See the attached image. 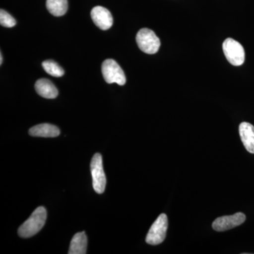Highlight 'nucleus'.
Wrapping results in <instances>:
<instances>
[{"instance_id": "obj_3", "label": "nucleus", "mask_w": 254, "mask_h": 254, "mask_svg": "<svg viewBox=\"0 0 254 254\" xmlns=\"http://www.w3.org/2000/svg\"><path fill=\"white\" fill-rule=\"evenodd\" d=\"M168 228V219L165 214L159 215L158 219L150 227L145 242L150 245H158L163 243L166 237Z\"/></svg>"}, {"instance_id": "obj_13", "label": "nucleus", "mask_w": 254, "mask_h": 254, "mask_svg": "<svg viewBox=\"0 0 254 254\" xmlns=\"http://www.w3.org/2000/svg\"><path fill=\"white\" fill-rule=\"evenodd\" d=\"M47 9L55 16H62L68 9L67 0H47Z\"/></svg>"}, {"instance_id": "obj_6", "label": "nucleus", "mask_w": 254, "mask_h": 254, "mask_svg": "<svg viewBox=\"0 0 254 254\" xmlns=\"http://www.w3.org/2000/svg\"><path fill=\"white\" fill-rule=\"evenodd\" d=\"M102 73L105 81L108 83H116L120 86H123L126 83V76L123 68L114 60L108 59L103 62Z\"/></svg>"}, {"instance_id": "obj_8", "label": "nucleus", "mask_w": 254, "mask_h": 254, "mask_svg": "<svg viewBox=\"0 0 254 254\" xmlns=\"http://www.w3.org/2000/svg\"><path fill=\"white\" fill-rule=\"evenodd\" d=\"M91 18L95 24L101 30L110 29L113 24V18L108 9L101 6H97L91 10Z\"/></svg>"}, {"instance_id": "obj_9", "label": "nucleus", "mask_w": 254, "mask_h": 254, "mask_svg": "<svg viewBox=\"0 0 254 254\" xmlns=\"http://www.w3.org/2000/svg\"><path fill=\"white\" fill-rule=\"evenodd\" d=\"M241 140L246 149L254 154V127L248 123H242L239 127Z\"/></svg>"}, {"instance_id": "obj_10", "label": "nucleus", "mask_w": 254, "mask_h": 254, "mask_svg": "<svg viewBox=\"0 0 254 254\" xmlns=\"http://www.w3.org/2000/svg\"><path fill=\"white\" fill-rule=\"evenodd\" d=\"M35 88L38 94L47 99H54L58 95V90L50 80L41 78L36 81Z\"/></svg>"}, {"instance_id": "obj_16", "label": "nucleus", "mask_w": 254, "mask_h": 254, "mask_svg": "<svg viewBox=\"0 0 254 254\" xmlns=\"http://www.w3.org/2000/svg\"><path fill=\"white\" fill-rule=\"evenodd\" d=\"M2 61H3V57H2V54H0V65H1V64H2Z\"/></svg>"}, {"instance_id": "obj_1", "label": "nucleus", "mask_w": 254, "mask_h": 254, "mask_svg": "<svg viewBox=\"0 0 254 254\" xmlns=\"http://www.w3.org/2000/svg\"><path fill=\"white\" fill-rule=\"evenodd\" d=\"M46 219V209L43 206L38 207L32 213L30 218L18 228V236L22 238H29L34 236L44 226Z\"/></svg>"}, {"instance_id": "obj_4", "label": "nucleus", "mask_w": 254, "mask_h": 254, "mask_svg": "<svg viewBox=\"0 0 254 254\" xmlns=\"http://www.w3.org/2000/svg\"><path fill=\"white\" fill-rule=\"evenodd\" d=\"M222 49L227 61L233 66H241L245 63V49L239 42L227 38L222 44Z\"/></svg>"}, {"instance_id": "obj_11", "label": "nucleus", "mask_w": 254, "mask_h": 254, "mask_svg": "<svg viewBox=\"0 0 254 254\" xmlns=\"http://www.w3.org/2000/svg\"><path fill=\"white\" fill-rule=\"evenodd\" d=\"M29 134L32 136L54 138L59 136L60 131L59 128L55 125L50 124H41L30 128Z\"/></svg>"}, {"instance_id": "obj_2", "label": "nucleus", "mask_w": 254, "mask_h": 254, "mask_svg": "<svg viewBox=\"0 0 254 254\" xmlns=\"http://www.w3.org/2000/svg\"><path fill=\"white\" fill-rule=\"evenodd\" d=\"M136 40L138 48L146 54H155L160 49V39L154 32L148 28L140 30L137 33Z\"/></svg>"}, {"instance_id": "obj_15", "label": "nucleus", "mask_w": 254, "mask_h": 254, "mask_svg": "<svg viewBox=\"0 0 254 254\" xmlns=\"http://www.w3.org/2000/svg\"><path fill=\"white\" fill-rule=\"evenodd\" d=\"M0 23L6 28H12L16 25V20L4 10H0Z\"/></svg>"}, {"instance_id": "obj_7", "label": "nucleus", "mask_w": 254, "mask_h": 254, "mask_svg": "<svg viewBox=\"0 0 254 254\" xmlns=\"http://www.w3.org/2000/svg\"><path fill=\"white\" fill-rule=\"evenodd\" d=\"M246 220V215L242 213L235 215L220 217L213 222V228L217 232H225L231 230L243 224Z\"/></svg>"}, {"instance_id": "obj_14", "label": "nucleus", "mask_w": 254, "mask_h": 254, "mask_svg": "<svg viewBox=\"0 0 254 254\" xmlns=\"http://www.w3.org/2000/svg\"><path fill=\"white\" fill-rule=\"evenodd\" d=\"M43 68L50 76L61 77L64 74V71L58 63L53 60H46L42 64Z\"/></svg>"}, {"instance_id": "obj_12", "label": "nucleus", "mask_w": 254, "mask_h": 254, "mask_svg": "<svg viewBox=\"0 0 254 254\" xmlns=\"http://www.w3.org/2000/svg\"><path fill=\"white\" fill-rule=\"evenodd\" d=\"M88 240L84 232H78L73 237L70 244L68 254H86Z\"/></svg>"}, {"instance_id": "obj_5", "label": "nucleus", "mask_w": 254, "mask_h": 254, "mask_svg": "<svg viewBox=\"0 0 254 254\" xmlns=\"http://www.w3.org/2000/svg\"><path fill=\"white\" fill-rule=\"evenodd\" d=\"M91 172L93 190L96 193L101 194L105 191L106 187V177L103 170V158L100 153H96L92 158Z\"/></svg>"}]
</instances>
